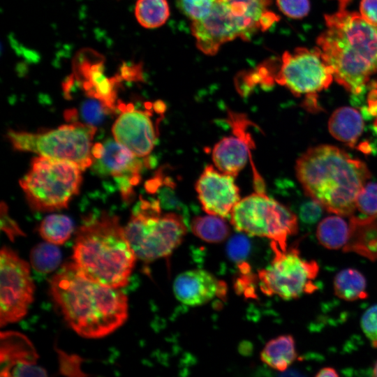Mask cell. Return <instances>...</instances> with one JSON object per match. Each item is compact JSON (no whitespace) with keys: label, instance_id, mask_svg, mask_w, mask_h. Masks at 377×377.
I'll use <instances>...</instances> for the list:
<instances>
[{"label":"cell","instance_id":"6da1fadb","mask_svg":"<svg viewBox=\"0 0 377 377\" xmlns=\"http://www.w3.org/2000/svg\"><path fill=\"white\" fill-rule=\"evenodd\" d=\"M50 290L66 321L82 337L108 336L127 319L126 294L88 278L73 262L63 265L51 278Z\"/></svg>","mask_w":377,"mask_h":377},{"label":"cell","instance_id":"7a4b0ae2","mask_svg":"<svg viewBox=\"0 0 377 377\" xmlns=\"http://www.w3.org/2000/svg\"><path fill=\"white\" fill-rule=\"evenodd\" d=\"M339 2L337 12L325 15L326 29L318 37L317 48L335 80L359 95L377 73V26L346 9V1Z\"/></svg>","mask_w":377,"mask_h":377},{"label":"cell","instance_id":"3957f363","mask_svg":"<svg viewBox=\"0 0 377 377\" xmlns=\"http://www.w3.org/2000/svg\"><path fill=\"white\" fill-rule=\"evenodd\" d=\"M295 170L307 196L341 216L353 215L357 197L371 177L364 162L329 145L307 149L297 159Z\"/></svg>","mask_w":377,"mask_h":377},{"label":"cell","instance_id":"277c9868","mask_svg":"<svg viewBox=\"0 0 377 377\" xmlns=\"http://www.w3.org/2000/svg\"><path fill=\"white\" fill-rule=\"evenodd\" d=\"M137 259L116 216L105 212L91 216L77 231L73 262L99 283L116 288L126 286Z\"/></svg>","mask_w":377,"mask_h":377},{"label":"cell","instance_id":"5b68a950","mask_svg":"<svg viewBox=\"0 0 377 377\" xmlns=\"http://www.w3.org/2000/svg\"><path fill=\"white\" fill-rule=\"evenodd\" d=\"M272 0H216L208 16L191 22L197 47L212 56L227 42L248 40L258 31L267 30L279 20L269 9Z\"/></svg>","mask_w":377,"mask_h":377},{"label":"cell","instance_id":"8992f818","mask_svg":"<svg viewBox=\"0 0 377 377\" xmlns=\"http://www.w3.org/2000/svg\"><path fill=\"white\" fill-rule=\"evenodd\" d=\"M184 219L175 212L162 214L156 198H141L124 227L137 258L149 263L170 256L186 234Z\"/></svg>","mask_w":377,"mask_h":377},{"label":"cell","instance_id":"52a82bcc","mask_svg":"<svg viewBox=\"0 0 377 377\" xmlns=\"http://www.w3.org/2000/svg\"><path fill=\"white\" fill-rule=\"evenodd\" d=\"M81 169L75 164L43 156L34 158L27 174L20 181L29 205L39 212L67 207L77 193Z\"/></svg>","mask_w":377,"mask_h":377},{"label":"cell","instance_id":"ba28073f","mask_svg":"<svg viewBox=\"0 0 377 377\" xmlns=\"http://www.w3.org/2000/svg\"><path fill=\"white\" fill-rule=\"evenodd\" d=\"M94 126L73 122L45 132L29 133L10 130L7 138L18 151L71 162L81 170L92 165Z\"/></svg>","mask_w":377,"mask_h":377},{"label":"cell","instance_id":"9c48e42d","mask_svg":"<svg viewBox=\"0 0 377 377\" xmlns=\"http://www.w3.org/2000/svg\"><path fill=\"white\" fill-rule=\"evenodd\" d=\"M230 218L237 231L268 238L271 246L281 250L287 249L288 237L298 231L297 215L265 192L256 191L241 199Z\"/></svg>","mask_w":377,"mask_h":377},{"label":"cell","instance_id":"30bf717a","mask_svg":"<svg viewBox=\"0 0 377 377\" xmlns=\"http://www.w3.org/2000/svg\"><path fill=\"white\" fill-rule=\"evenodd\" d=\"M271 248L274 253L272 262L258 273L259 286L264 294L292 300L318 289L314 283L319 272L316 261L302 258L297 247L286 250L274 246Z\"/></svg>","mask_w":377,"mask_h":377},{"label":"cell","instance_id":"8fae6325","mask_svg":"<svg viewBox=\"0 0 377 377\" xmlns=\"http://www.w3.org/2000/svg\"><path fill=\"white\" fill-rule=\"evenodd\" d=\"M333 79L332 68L317 47H297L292 52H284L274 77L276 82L288 88L295 96L306 95L315 102L316 94L327 89Z\"/></svg>","mask_w":377,"mask_h":377},{"label":"cell","instance_id":"7c38bea8","mask_svg":"<svg viewBox=\"0 0 377 377\" xmlns=\"http://www.w3.org/2000/svg\"><path fill=\"white\" fill-rule=\"evenodd\" d=\"M34 283L29 263L13 250L3 246L0 252V325L23 318L32 303Z\"/></svg>","mask_w":377,"mask_h":377},{"label":"cell","instance_id":"4fadbf2b","mask_svg":"<svg viewBox=\"0 0 377 377\" xmlns=\"http://www.w3.org/2000/svg\"><path fill=\"white\" fill-rule=\"evenodd\" d=\"M92 169L98 175L112 176L125 200L133 194V187L140 179L143 165H149L140 160L115 140L108 139L103 144L97 143L92 148Z\"/></svg>","mask_w":377,"mask_h":377},{"label":"cell","instance_id":"5bb4252c","mask_svg":"<svg viewBox=\"0 0 377 377\" xmlns=\"http://www.w3.org/2000/svg\"><path fill=\"white\" fill-rule=\"evenodd\" d=\"M227 122L232 135L223 138L214 147L212 156L215 167L220 171L235 177L244 168L255 148L249 131L253 122L244 114L228 111Z\"/></svg>","mask_w":377,"mask_h":377},{"label":"cell","instance_id":"9a60e30c","mask_svg":"<svg viewBox=\"0 0 377 377\" xmlns=\"http://www.w3.org/2000/svg\"><path fill=\"white\" fill-rule=\"evenodd\" d=\"M122 112L114 123V138L140 158L151 154L158 138V126L148 110L134 109L133 105H121Z\"/></svg>","mask_w":377,"mask_h":377},{"label":"cell","instance_id":"2e32d148","mask_svg":"<svg viewBox=\"0 0 377 377\" xmlns=\"http://www.w3.org/2000/svg\"><path fill=\"white\" fill-rule=\"evenodd\" d=\"M234 177L212 165L205 167L196 182L195 190L207 214L223 218L230 216L232 209L241 200Z\"/></svg>","mask_w":377,"mask_h":377},{"label":"cell","instance_id":"e0dca14e","mask_svg":"<svg viewBox=\"0 0 377 377\" xmlns=\"http://www.w3.org/2000/svg\"><path fill=\"white\" fill-rule=\"evenodd\" d=\"M1 376H45L46 371L37 365L36 350L23 334L1 333Z\"/></svg>","mask_w":377,"mask_h":377},{"label":"cell","instance_id":"ac0fdd59","mask_svg":"<svg viewBox=\"0 0 377 377\" xmlns=\"http://www.w3.org/2000/svg\"><path fill=\"white\" fill-rule=\"evenodd\" d=\"M226 289L223 281L202 269L182 272L176 277L173 283L176 298L188 306L202 305L215 297H223Z\"/></svg>","mask_w":377,"mask_h":377},{"label":"cell","instance_id":"d6986e66","mask_svg":"<svg viewBox=\"0 0 377 377\" xmlns=\"http://www.w3.org/2000/svg\"><path fill=\"white\" fill-rule=\"evenodd\" d=\"M349 230L344 252L377 260V214L366 217L350 216Z\"/></svg>","mask_w":377,"mask_h":377},{"label":"cell","instance_id":"ffe728a7","mask_svg":"<svg viewBox=\"0 0 377 377\" xmlns=\"http://www.w3.org/2000/svg\"><path fill=\"white\" fill-rule=\"evenodd\" d=\"M364 114L355 108L342 107L336 110L328 122L329 131L337 140L360 150L365 127Z\"/></svg>","mask_w":377,"mask_h":377},{"label":"cell","instance_id":"44dd1931","mask_svg":"<svg viewBox=\"0 0 377 377\" xmlns=\"http://www.w3.org/2000/svg\"><path fill=\"white\" fill-rule=\"evenodd\" d=\"M297 357L295 340L290 334L281 335L270 340L260 353L261 360L279 371H286Z\"/></svg>","mask_w":377,"mask_h":377},{"label":"cell","instance_id":"7402d4cb","mask_svg":"<svg viewBox=\"0 0 377 377\" xmlns=\"http://www.w3.org/2000/svg\"><path fill=\"white\" fill-rule=\"evenodd\" d=\"M145 187L148 193L156 195V199L158 200L162 209L179 213L184 216L186 210L177 195L175 183L170 177L164 173L162 168L147 181Z\"/></svg>","mask_w":377,"mask_h":377},{"label":"cell","instance_id":"603a6c76","mask_svg":"<svg viewBox=\"0 0 377 377\" xmlns=\"http://www.w3.org/2000/svg\"><path fill=\"white\" fill-rule=\"evenodd\" d=\"M363 274L353 268H346L337 274L334 280L335 295L346 301L367 297V283Z\"/></svg>","mask_w":377,"mask_h":377},{"label":"cell","instance_id":"cb8c5ba5","mask_svg":"<svg viewBox=\"0 0 377 377\" xmlns=\"http://www.w3.org/2000/svg\"><path fill=\"white\" fill-rule=\"evenodd\" d=\"M349 224L341 216H330L323 219L316 230L319 243L328 249H343L346 244Z\"/></svg>","mask_w":377,"mask_h":377},{"label":"cell","instance_id":"d4e9b609","mask_svg":"<svg viewBox=\"0 0 377 377\" xmlns=\"http://www.w3.org/2000/svg\"><path fill=\"white\" fill-rule=\"evenodd\" d=\"M87 81L84 87L87 94L101 101L110 112L115 109L116 93L114 81L107 78L101 71V67L94 66L86 72Z\"/></svg>","mask_w":377,"mask_h":377},{"label":"cell","instance_id":"484cf974","mask_svg":"<svg viewBox=\"0 0 377 377\" xmlns=\"http://www.w3.org/2000/svg\"><path fill=\"white\" fill-rule=\"evenodd\" d=\"M191 229L196 237L209 243H220L230 234V228L223 218L212 214L195 217Z\"/></svg>","mask_w":377,"mask_h":377},{"label":"cell","instance_id":"4316f807","mask_svg":"<svg viewBox=\"0 0 377 377\" xmlns=\"http://www.w3.org/2000/svg\"><path fill=\"white\" fill-rule=\"evenodd\" d=\"M135 15L140 25L154 29L163 25L170 16L167 0H138Z\"/></svg>","mask_w":377,"mask_h":377},{"label":"cell","instance_id":"83f0119b","mask_svg":"<svg viewBox=\"0 0 377 377\" xmlns=\"http://www.w3.org/2000/svg\"><path fill=\"white\" fill-rule=\"evenodd\" d=\"M72 220L62 214H52L46 216L39 226L40 235L49 243L55 245L64 244L73 231Z\"/></svg>","mask_w":377,"mask_h":377},{"label":"cell","instance_id":"f1b7e54d","mask_svg":"<svg viewBox=\"0 0 377 377\" xmlns=\"http://www.w3.org/2000/svg\"><path fill=\"white\" fill-rule=\"evenodd\" d=\"M61 260V254L55 244L45 242L35 246L30 253L32 267L38 272L50 273L55 270Z\"/></svg>","mask_w":377,"mask_h":377},{"label":"cell","instance_id":"f546056e","mask_svg":"<svg viewBox=\"0 0 377 377\" xmlns=\"http://www.w3.org/2000/svg\"><path fill=\"white\" fill-rule=\"evenodd\" d=\"M216 0H177L179 10L192 22L199 21L211 13Z\"/></svg>","mask_w":377,"mask_h":377},{"label":"cell","instance_id":"4dcf8cb0","mask_svg":"<svg viewBox=\"0 0 377 377\" xmlns=\"http://www.w3.org/2000/svg\"><path fill=\"white\" fill-rule=\"evenodd\" d=\"M356 209L369 216L377 214V183L367 182L356 199Z\"/></svg>","mask_w":377,"mask_h":377},{"label":"cell","instance_id":"1f68e13d","mask_svg":"<svg viewBox=\"0 0 377 377\" xmlns=\"http://www.w3.org/2000/svg\"><path fill=\"white\" fill-rule=\"evenodd\" d=\"M109 110L98 99H89L83 103L80 112L86 124L94 126L101 123Z\"/></svg>","mask_w":377,"mask_h":377},{"label":"cell","instance_id":"d6a6232c","mask_svg":"<svg viewBox=\"0 0 377 377\" xmlns=\"http://www.w3.org/2000/svg\"><path fill=\"white\" fill-rule=\"evenodd\" d=\"M279 10L292 19H302L310 10L309 0H276Z\"/></svg>","mask_w":377,"mask_h":377},{"label":"cell","instance_id":"836d02e7","mask_svg":"<svg viewBox=\"0 0 377 377\" xmlns=\"http://www.w3.org/2000/svg\"><path fill=\"white\" fill-rule=\"evenodd\" d=\"M360 324L371 346L377 348V304L370 306L363 313Z\"/></svg>","mask_w":377,"mask_h":377},{"label":"cell","instance_id":"e575fe53","mask_svg":"<svg viewBox=\"0 0 377 377\" xmlns=\"http://www.w3.org/2000/svg\"><path fill=\"white\" fill-rule=\"evenodd\" d=\"M323 207L316 200L311 198L303 202L299 209V218L306 225H313L320 218Z\"/></svg>","mask_w":377,"mask_h":377},{"label":"cell","instance_id":"d590c367","mask_svg":"<svg viewBox=\"0 0 377 377\" xmlns=\"http://www.w3.org/2000/svg\"><path fill=\"white\" fill-rule=\"evenodd\" d=\"M250 249L249 240L243 235H236L229 242L227 251L229 257L235 261L244 260Z\"/></svg>","mask_w":377,"mask_h":377},{"label":"cell","instance_id":"8d00e7d4","mask_svg":"<svg viewBox=\"0 0 377 377\" xmlns=\"http://www.w3.org/2000/svg\"><path fill=\"white\" fill-rule=\"evenodd\" d=\"M60 371L68 376H84L80 369L82 360L77 355H69L61 350L59 351Z\"/></svg>","mask_w":377,"mask_h":377},{"label":"cell","instance_id":"74e56055","mask_svg":"<svg viewBox=\"0 0 377 377\" xmlns=\"http://www.w3.org/2000/svg\"><path fill=\"white\" fill-rule=\"evenodd\" d=\"M1 229L5 231L8 237L12 240L16 236L22 235L23 234L22 231L16 222L8 216V209L4 203H1Z\"/></svg>","mask_w":377,"mask_h":377},{"label":"cell","instance_id":"f35d334b","mask_svg":"<svg viewBox=\"0 0 377 377\" xmlns=\"http://www.w3.org/2000/svg\"><path fill=\"white\" fill-rule=\"evenodd\" d=\"M360 13L367 22L377 26V0H361Z\"/></svg>","mask_w":377,"mask_h":377},{"label":"cell","instance_id":"ab89813d","mask_svg":"<svg viewBox=\"0 0 377 377\" xmlns=\"http://www.w3.org/2000/svg\"><path fill=\"white\" fill-rule=\"evenodd\" d=\"M367 111L372 116H377V82L372 83L367 99Z\"/></svg>","mask_w":377,"mask_h":377},{"label":"cell","instance_id":"60d3db41","mask_svg":"<svg viewBox=\"0 0 377 377\" xmlns=\"http://www.w3.org/2000/svg\"><path fill=\"white\" fill-rule=\"evenodd\" d=\"M317 377L321 376H339L337 371L332 367H324L316 374Z\"/></svg>","mask_w":377,"mask_h":377},{"label":"cell","instance_id":"b9f144b4","mask_svg":"<svg viewBox=\"0 0 377 377\" xmlns=\"http://www.w3.org/2000/svg\"><path fill=\"white\" fill-rule=\"evenodd\" d=\"M373 376H377V361L375 363V365L373 369Z\"/></svg>","mask_w":377,"mask_h":377}]
</instances>
